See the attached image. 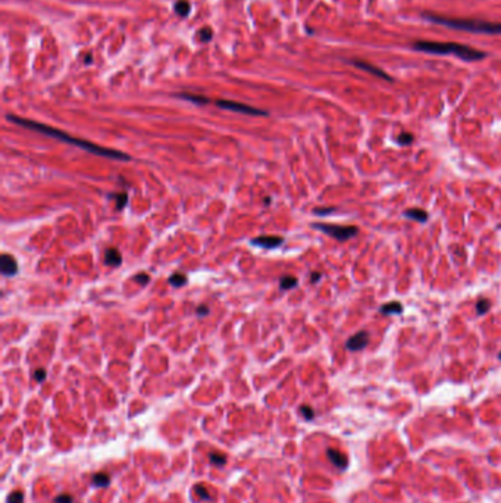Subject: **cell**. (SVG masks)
Returning <instances> with one entry per match:
<instances>
[{
    "mask_svg": "<svg viewBox=\"0 0 501 503\" xmlns=\"http://www.w3.org/2000/svg\"><path fill=\"white\" fill-rule=\"evenodd\" d=\"M7 119L18 124V125H22L25 128H29V130H35L41 134H46L49 137H54L57 140H62V141H66V143H71V144H75L90 153H94V155H100V156H106V158H112V159H119V160H129L131 158L119 150H112V149H104L101 146H97L94 143H90L87 140H81V138H75L63 131H59L53 127H49V125H44V124H40V122H35V121H29V119H24V118H19V116H15V115H7Z\"/></svg>",
    "mask_w": 501,
    "mask_h": 503,
    "instance_id": "1",
    "label": "cell"
},
{
    "mask_svg": "<svg viewBox=\"0 0 501 503\" xmlns=\"http://www.w3.org/2000/svg\"><path fill=\"white\" fill-rule=\"evenodd\" d=\"M415 49L425 53L435 54H456L465 60H479L485 57V53L476 50L471 46L453 43V41H418L415 43Z\"/></svg>",
    "mask_w": 501,
    "mask_h": 503,
    "instance_id": "2",
    "label": "cell"
},
{
    "mask_svg": "<svg viewBox=\"0 0 501 503\" xmlns=\"http://www.w3.org/2000/svg\"><path fill=\"white\" fill-rule=\"evenodd\" d=\"M425 18L431 22H437L450 28L466 29L474 32H487V34H501V24L497 22H485L476 19H463V18H447L438 15H425Z\"/></svg>",
    "mask_w": 501,
    "mask_h": 503,
    "instance_id": "3",
    "label": "cell"
},
{
    "mask_svg": "<svg viewBox=\"0 0 501 503\" xmlns=\"http://www.w3.org/2000/svg\"><path fill=\"white\" fill-rule=\"evenodd\" d=\"M313 228L334 237L338 241H346L357 236L359 230L356 227H343V225H332V224H313Z\"/></svg>",
    "mask_w": 501,
    "mask_h": 503,
    "instance_id": "4",
    "label": "cell"
},
{
    "mask_svg": "<svg viewBox=\"0 0 501 503\" xmlns=\"http://www.w3.org/2000/svg\"><path fill=\"white\" fill-rule=\"evenodd\" d=\"M216 106L224 107L226 110H234V112H240V113H247V115H268V112L256 109L253 106L240 103V102H231V100H216L215 102Z\"/></svg>",
    "mask_w": 501,
    "mask_h": 503,
    "instance_id": "5",
    "label": "cell"
},
{
    "mask_svg": "<svg viewBox=\"0 0 501 503\" xmlns=\"http://www.w3.org/2000/svg\"><path fill=\"white\" fill-rule=\"evenodd\" d=\"M369 343V334L366 331H360L357 334H354L353 337H350L347 340V349L349 350H353V352H357V350H362L368 346Z\"/></svg>",
    "mask_w": 501,
    "mask_h": 503,
    "instance_id": "6",
    "label": "cell"
},
{
    "mask_svg": "<svg viewBox=\"0 0 501 503\" xmlns=\"http://www.w3.org/2000/svg\"><path fill=\"white\" fill-rule=\"evenodd\" d=\"M0 269H1V274L6 275V277H12L18 272V264H16V259L12 256V255H7V253H3L1 258H0Z\"/></svg>",
    "mask_w": 501,
    "mask_h": 503,
    "instance_id": "7",
    "label": "cell"
},
{
    "mask_svg": "<svg viewBox=\"0 0 501 503\" xmlns=\"http://www.w3.org/2000/svg\"><path fill=\"white\" fill-rule=\"evenodd\" d=\"M284 241L282 237H278V236H260V237H256L251 240L253 244L256 246H260L263 249H276L278 246H281Z\"/></svg>",
    "mask_w": 501,
    "mask_h": 503,
    "instance_id": "8",
    "label": "cell"
},
{
    "mask_svg": "<svg viewBox=\"0 0 501 503\" xmlns=\"http://www.w3.org/2000/svg\"><path fill=\"white\" fill-rule=\"evenodd\" d=\"M326 456L338 470H344L347 467V464H349L347 456L344 453H341L340 450H337V449H328L326 450Z\"/></svg>",
    "mask_w": 501,
    "mask_h": 503,
    "instance_id": "9",
    "label": "cell"
},
{
    "mask_svg": "<svg viewBox=\"0 0 501 503\" xmlns=\"http://www.w3.org/2000/svg\"><path fill=\"white\" fill-rule=\"evenodd\" d=\"M122 262V255L118 249L115 247H109L104 252V264L109 266H119Z\"/></svg>",
    "mask_w": 501,
    "mask_h": 503,
    "instance_id": "10",
    "label": "cell"
},
{
    "mask_svg": "<svg viewBox=\"0 0 501 503\" xmlns=\"http://www.w3.org/2000/svg\"><path fill=\"white\" fill-rule=\"evenodd\" d=\"M353 63H354L357 68H360V69H365V71L372 72V74H375V75H378V77H382V78L390 79V77H388L384 71H381V69H378V68H375V66H372V65H369V63H365V62H362V60H354Z\"/></svg>",
    "mask_w": 501,
    "mask_h": 503,
    "instance_id": "11",
    "label": "cell"
},
{
    "mask_svg": "<svg viewBox=\"0 0 501 503\" xmlns=\"http://www.w3.org/2000/svg\"><path fill=\"white\" fill-rule=\"evenodd\" d=\"M404 216L415 219V221H419V222H425L428 219V213L422 209H407L404 212Z\"/></svg>",
    "mask_w": 501,
    "mask_h": 503,
    "instance_id": "12",
    "label": "cell"
},
{
    "mask_svg": "<svg viewBox=\"0 0 501 503\" xmlns=\"http://www.w3.org/2000/svg\"><path fill=\"white\" fill-rule=\"evenodd\" d=\"M403 311V306L399 303V302H391V303H387L384 306H381V312L384 315H391V314H401Z\"/></svg>",
    "mask_w": 501,
    "mask_h": 503,
    "instance_id": "13",
    "label": "cell"
},
{
    "mask_svg": "<svg viewBox=\"0 0 501 503\" xmlns=\"http://www.w3.org/2000/svg\"><path fill=\"white\" fill-rule=\"evenodd\" d=\"M110 484V477L106 473H97L93 477V486L96 487H107Z\"/></svg>",
    "mask_w": 501,
    "mask_h": 503,
    "instance_id": "14",
    "label": "cell"
},
{
    "mask_svg": "<svg viewBox=\"0 0 501 503\" xmlns=\"http://www.w3.org/2000/svg\"><path fill=\"white\" fill-rule=\"evenodd\" d=\"M178 97L185 99V100H190V102H194V103H197V105H206V103L210 102L209 99H206V97H203V96H200V94H190V93H179Z\"/></svg>",
    "mask_w": 501,
    "mask_h": 503,
    "instance_id": "15",
    "label": "cell"
},
{
    "mask_svg": "<svg viewBox=\"0 0 501 503\" xmlns=\"http://www.w3.org/2000/svg\"><path fill=\"white\" fill-rule=\"evenodd\" d=\"M190 3L187 0H178L175 3V12L181 16H187L190 13Z\"/></svg>",
    "mask_w": 501,
    "mask_h": 503,
    "instance_id": "16",
    "label": "cell"
},
{
    "mask_svg": "<svg viewBox=\"0 0 501 503\" xmlns=\"http://www.w3.org/2000/svg\"><path fill=\"white\" fill-rule=\"evenodd\" d=\"M209 461L216 465V467H221V465H225L226 464V456L224 453H219V452H212L209 453Z\"/></svg>",
    "mask_w": 501,
    "mask_h": 503,
    "instance_id": "17",
    "label": "cell"
},
{
    "mask_svg": "<svg viewBox=\"0 0 501 503\" xmlns=\"http://www.w3.org/2000/svg\"><path fill=\"white\" fill-rule=\"evenodd\" d=\"M187 283V277L184 274H172L169 277V284H172L174 287H182Z\"/></svg>",
    "mask_w": 501,
    "mask_h": 503,
    "instance_id": "18",
    "label": "cell"
},
{
    "mask_svg": "<svg viewBox=\"0 0 501 503\" xmlns=\"http://www.w3.org/2000/svg\"><path fill=\"white\" fill-rule=\"evenodd\" d=\"M194 493H196V496H197L200 501H210V499H212V496L209 495L207 489H206L203 484H197V486L194 487Z\"/></svg>",
    "mask_w": 501,
    "mask_h": 503,
    "instance_id": "19",
    "label": "cell"
},
{
    "mask_svg": "<svg viewBox=\"0 0 501 503\" xmlns=\"http://www.w3.org/2000/svg\"><path fill=\"white\" fill-rule=\"evenodd\" d=\"M297 278H294V277H284L282 280H281V289L282 290H290V289H293V287H296L297 286Z\"/></svg>",
    "mask_w": 501,
    "mask_h": 503,
    "instance_id": "20",
    "label": "cell"
},
{
    "mask_svg": "<svg viewBox=\"0 0 501 503\" xmlns=\"http://www.w3.org/2000/svg\"><path fill=\"white\" fill-rule=\"evenodd\" d=\"M397 143L400 146H409L413 143V135L410 132H401L399 137H397Z\"/></svg>",
    "mask_w": 501,
    "mask_h": 503,
    "instance_id": "21",
    "label": "cell"
},
{
    "mask_svg": "<svg viewBox=\"0 0 501 503\" xmlns=\"http://www.w3.org/2000/svg\"><path fill=\"white\" fill-rule=\"evenodd\" d=\"M490 308H491V303H490L487 299H481V300L476 303V311H478V314H479V315H484V314H487Z\"/></svg>",
    "mask_w": 501,
    "mask_h": 503,
    "instance_id": "22",
    "label": "cell"
},
{
    "mask_svg": "<svg viewBox=\"0 0 501 503\" xmlns=\"http://www.w3.org/2000/svg\"><path fill=\"white\" fill-rule=\"evenodd\" d=\"M212 37H213V31L210 29V28H201L200 31H199V38L201 40V41H209V40H212Z\"/></svg>",
    "mask_w": 501,
    "mask_h": 503,
    "instance_id": "23",
    "label": "cell"
},
{
    "mask_svg": "<svg viewBox=\"0 0 501 503\" xmlns=\"http://www.w3.org/2000/svg\"><path fill=\"white\" fill-rule=\"evenodd\" d=\"M300 414L307 420V421H312L313 420V417H315V412H313V409L310 408V406H307V405H303L301 408H300Z\"/></svg>",
    "mask_w": 501,
    "mask_h": 503,
    "instance_id": "24",
    "label": "cell"
},
{
    "mask_svg": "<svg viewBox=\"0 0 501 503\" xmlns=\"http://www.w3.org/2000/svg\"><path fill=\"white\" fill-rule=\"evenodd\" d=\"M113 197L116 199V206H118V209H122V208L126 205L128 196H126L125 193H118V194H115Z\"/></svg>",
    "mask_w": 501,
    "mask_h": 503,
    "instance_id": "25",
    "label": "cell"
},
{
    "mask_svg": "<svg viewBox=\"0 0 501 503\" xmlns=\"http://www.w3.org/2000/svg\"><path fill=\"white\" fill-rule=\"evenodd\" d=\"M22 501H24V495L21 492H15V493L9 495L6 503H22Z\"/></svg>",
    "mask_w": 501,
    "mask_h": 503,
    "instance_id": "26",
    "label": "cell"
},
{
    "mask_svg": "<svg viewBox=\"0 0 501 503\" xmlns=\"http://www.w3.org/2000/svg\"><path fill=\"white\" fill-rule=\"evenodd\" d=\"M72 496H69V495H59L57 498H54V503H72Z\"/></svg>",
    "mask_w": 501,
    "mask_h": 503,
    "instance_id": "27",
    "label": "cell"
},
{
    "mask_svg": "<svg viewBox=\"0 0 501 503\" xmlns=\"http://www.w3.org/2000/svg\"><path fill=\"white\" fill-rule=\"evenodd\" d=\"M134 280L137 281V283H140L141 286H146L147 283H149V275L147 274H137L135 277H134Z\"/></svg>",
    "mask_w": 501,
    "mask_h": 503,
    "instance_id": "28",
    "label": "cell"
},
{
    "mask_svg": "<svg viewBox=\"0 0 501 503\" xmlns=\"http://www.w3.org/2000/svg\"><path fill=\"white\" fill-rule=\"evenodd\" d=\"M34 378H35V381H38V383L44 381V378H46V371H44V370H37V371L34 372Z\"/></svg>",
    "mask_w": 501,
    "mask_h": 503,
    "instance_id": "29",
    "label": "cell"
},
{
    "mask_svg": "<svg viewBox=\"0 0 501 503\" xmlns=\"http://www.w3.org/2000/svg\"><path fill=\"white\" fill-rule=\"evenodd\" d=\"M334 212V208H329V209H315V213L318 215H326V213H331Z\"/></svg>",
    "mask_w": 501,
    "mask_h": 503,
    "instance_id": "30",
    "label": "cell"
},
{
    "mask_svg": "<svg viewBox=\"0 0 501 503\" xmlns=\"http://www.w3.org/2000/svg\"><path fill=\"white\" fill-rule=\"evenodd\" d=\"M197 314L201 315V317H204V315L209 314V308H207V306H199V308H197Z\"/></svg>",
    "mask_w": 501,
    "mask_h": 503,
    "instance_id": "31",
    "label": "cell"
},
{
    "mask_svg": "<svg viewBox=\"0 0 501 503\" xmlns=\"http://www.w3.org/2000/svg\"><path fill=\"white\" fill-rule=\"evenodd\" d=\"M312 275H313V277H312V283H315L316 280H319V278H321V274H319V272H313Z\"/></svg>",
    "mask_w": 501,
    "mask_h": 503,
    "instance_id": "32",
    "label": "cell"
},
{
    "mask_svg": "<svg viewBox=\"0 0 501 503\" xmlns=\"http://www.w3.org/2000/svg\"><path fill=\"white\" fill-rule=\"evenodd\" d=\"M499 358H500V359H501V353H500V355H499Z\"/></svg>",
    "mask_w": 501,
    "mask_h": 503,
    "instance_id": "33",
    "label": "cell"
}]
</instances>
